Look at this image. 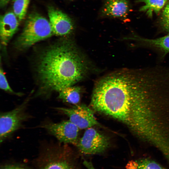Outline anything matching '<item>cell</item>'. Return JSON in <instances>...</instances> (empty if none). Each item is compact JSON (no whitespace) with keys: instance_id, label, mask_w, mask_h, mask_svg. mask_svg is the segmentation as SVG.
Here are the masks:
<instances>
[{"instance_id":"6da1fadb","label":"cell","mask_w":169,"mask_h":169,"mask_svg":"<svg viewBox=\"0 0 169 169\" xmlns=\"http://www.w3.org/2000/svg\"><path fill=\"white\" fill-rule=\"evenodd\" d=\"M147 90L146 78L141 68L118 70L95 83L90 107L129 126L143 104Z\"/></svg>"},{"instance_id":"7a4b0ae2","label":"cell","mask_w":169,"mask_h":169,"mask_svg":"<svg viewBox=\"0 0 169 169\" xmlns=\"http://www.w3.org/2000/svg\"><path fill=\"white\" fill-rule=\"evenodd\" d=\"M87 67L72 43L67 41L52 46L41 55L38 72L43 94L73 86L81 80Z\"/></svg>"},{"instance_id":"3957f363","label":"cell","mask_w":169,"mask_h":169,"mask_svg":"<svg viewBox=\"0 0 169 169\" xmlns=\"http://www.w3.org/2000/svg\"><path fill=\"white\" fill-rule=\"evenodd\" d=\"M53 34L49 21L37 13H32L26 19L17 44L20 48H26L50 37Z\"/></svg>"},{"instance_id":"277c9868","label":"cell","mask_w":169,"mask_h":169,"mask_svg":"<svg viewBox=\"0 0 169 169\" xmlns=\"http://www.w3.org/2000/svg\"><path fill=\"white\" fill-rule=\"evenodd\" d=\"M68 145L59 142L43 145L39 158V169H76Z\"/></svg>"},{"instance_id":"5b68a950","label":"cell","mask_w":169,"mask_h":169,"mask_svg":"<svg viewBox=\"0 0 169 169\" xmlns=\"http://www.w3.org/2000/svg\"><path fill=\"white\" fill-rule=\"evenodd\" d=\"M30 97L26 98L13 110L2 112L0 117V142H3L18 130L29 118L26 112Z\"/></svg>"},{"instance_id":"8992f818","label":"cell","mask_w":169,"mask_h":169,"mask_svg":"<svg viewBox=\"0 0 169 169\" xmlns=\"http://www.w3.org/2000/svg\"><path fill=\"white\" fill-rule=\"evenodd\" d=\"M110 144L107 136L91 127L86 129L76 146L83 154L94 155L104 152Z\"/></svg>"},{"instance_id":"52a82bcc","label":"cell","mask_w":169,"mask_h":169,"mask_svg":"<svg viewBox=\"0 0 169 169\" xmlns=\"http://www.w3.org/2000/svg\"><path fill=\"white\" fill-rule=\"evenodd\" d=\"M56 109L67 115L69 120L79 129L100 126L94 115V111L85 105L78 104L71 108L57 107Z\"/></svg>"},{"instance_id":"ba28073f","label":"cell","mask_w":169,"mask_h":169,"mask_svg":"<svg viewBox=\"0 0 169 169\" xmlns=\"http://www.w3.org/2000/svg\"><path fill=\"white\" fill-rule=\"evenodd\" d=\"M42 126V128L56 138L59 142L77 145L80 129L69 120L58 123L47 122Z\"/></svg>"},{"instance_id":"9c48e42d","label":"cell","mask_w":169,"mask_h":169,"mask_svg":"<svg viewBox=\"0 0 169 169\" xmlns=\"http://www.w3.org/2000/svg\"><path fill=\"white\" fill-rule=\"evenodd\" d=\"M48 11L49 21L54 34L62 36L72 32L74 24L67 14L52 6L48 8Z\"/></svg>"},{"instance_id":"30bf717a","label":"cell","mask_w":169,"mask_h":169,"mask_svg":"<svg viewBox=\"0 0 169 169\" xmlns=\"http://www.w3.org/2000/svg\"><path fill=\"white\" fill-rule=\"evenodd\" d=\"M19 21L13 12H9L1 15L0 19V35L1 44L7 45L17 31Z\"/></svg>"},{"instance_id":"8fae6325","label":"cell","mask_w":169,"mask_h":169,"mask_svg":"<svg viewBox=\"0 0 169 169\" xmlns=\"http://www.w3.org/2000/svg\"><path fill=\"white\" fill-rule=\"evenodd\" d=\"M129 10L127 0H105L101 13L104 16L123 18L126 17Z\"/></svg>"},{"instance_id":"7c38bea8","label":"cell","mask_w":169,"mask_h":169,"mask_svg":"<svg viewBox=\"0 0 169 169\" xmlns=\"http://www.w3.org/2000/svg\"><path fill=\"white\" fill-rule=\"evenodd\" d=\"M131 39L140 45L160 50L164 56L169 53V33L166 36L155 39L146 38L137 35H135Z\"/></svg>"},{"instance_id":"4fadbf2b","label":"cell","mask_w":169,"mask_h":169,"mask_svg":"<svg viewBox=\"0 0 169 169\" xmlns=\"http://www.w3.org/2000/svg\"><path fill=\"white\" fill-rule=\"evenodd\" d=\"M81 90L79 86H70L59 92L58 98L64 102L77 105L80 100Z\"/></svg>"},{"instance_id":"5bb4252c","label":"cell","mask_w":169,"mask_h":169,"mask_svg":"<svg viewBox=\"0 0 169 169\" xmlns=\"http://www.w3.org/2000/svg\"><path fill=\"white\" fill-rule=\"evenodd\" d=\"M126 169H167L156 161L148 158H142L129 161Z\"/></svg>"},{"instance_id":"9a60e30c","label":"cell","mask_w":169,"mask_h":169,"mask_svg":"<svg viewBox=\"0 0 169 169\" xmlns=\"http://www.w3.org/2000/svg\"><path fill=\"white\" fill-rule=\"evenodd\" d=\"M167 0H139L138 2L145 3L140 9L146 13L148 16L152 17L153 12L157 13L164 7Z\"/></svg>"},{"instance_id":"2e32d148","label":"cell","mask_w":169,"mask_h":169,"mask_svg":"<svg viewBox=\"0 0 169 169\" xmlns=\"http://www.w3.org/2000/svg\"><path fill=\"white\" fill-rule=\"evenodd\" d=\"M30 0H13V12L19 22L24 19Z\"/></svg>"},{"instance_id":"e0dca14e","label":"cell","mask_w":169,"mask_h":169,"mask_svg":"<svg viewBox=\"0 0 169 169\" xmlns=\"http://www.w3.org/2000/svg\"><path fill=\"white\" fill-rule=\"evenodd\" d=\"M0 88L5 91L18 95H21L20 93L14 92L10 86L3 69L0 70Z\"/></svg>"},{"instance_id":"ac0fdd59","label":"cell","mask_w":169,"mask_h":169,"mask_svg":"<svg viewBox=\"0 0 169 169\" xmlns=\"http://www.w3.org/2000/svg\"><path fill=\"white\" fill-rule=\"evenodd\" d=\"M161 24L163 28L169 33V2L163 11Z\"/></svg>"},{"instance_id":"d6986e66","label":"cell","mask_w":169,"mask_h":169,"mask_svg":"<svg viewBox=\"0 0 169 169\" xmlns=\"http://www.w3.org/2000/svg\"><path fill=\"white\" fill-rule=\"evenodd\" d=\"M0 169H31L27 167L18 164H10L3 165Z\"/></svg>"},{"instance_id":"ffe728a7","label":"cell","mask_w":169,"mask_h":169,"mask_svg":"<svg viewBox=\"0 0 169 169\" xmlns=\"http://www.w3.org/2000/svg\"><path fill=\"white\" fill-rule=\"evenodd\" d=\"M83 163L87 169H96L90 161L85 160L84 161Z\"/></svg>"},{"instance_id":"44dd1931","label":"cell","mask_w":169,"mask_h":169,"mask_svg":"<svg viewBox=\"0 0 169 169\" xmlns=\"http://www.w3.org/2000/svg\"><path fill=\"white\" fill-rule=\"evenodd\" d=\"M10 0H0V5L1 7L5 6Z\"/></svg>"}]
</instances>
